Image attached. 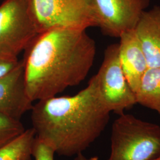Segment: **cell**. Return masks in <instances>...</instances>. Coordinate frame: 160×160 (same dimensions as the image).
<instances>
[{"instance_id":"cell-1","label":"cell","mask_w":160,"mask_h":160,"mask_svg":"<svg viewBox=\"0 0 160 160\" xmlns=\"http://www.w3.org/2000/svg\"><path fill=\"white\" fill-rule=\"evenodd\" d=\"M24 51L26 90L34 102L57 96L85 80L96 46L86 30L58 28L39 34Z\"/></svg>"},{"instance_id":"cell-2","label":"cell","mask_w":160,"mask_h":160,"mask_svg":"<svg viewBox=\"0 0 160 160\" xmlns=\"http://www.w3.org/2000/svg\"><path fill=\"white\" fill-rule=\"evenodd\" d=\"M31 112L37 138L64 157L88 148L106 128L111 113L100 96L95 75L74 96L39 100Z\"/></svg>"},{"instance_id":"cell-3","label":"cell","mask_w":160,"mask_h":160,"mask_svg":"<svg viewBox=\"0 0 160 160\" xmlns=\"http://www.w3.org/2000/svg\"><path fill=\"white\" fill-rule=\"evenodd\" d=\"M108 160H154L160 157V126L131 114L114 120Z\"/></svg>"},{"instance_id":"cell-4","label":"cell","mask_w":160,"mask_h":160,"mask_svg":"<svg viewBox=\"0 0 160 160\" xmlns=\"http://www.w3.org/2000/svg\"><path fill=\"white\" fill-rule=\"evenodd\" d=\"M39 33L53 29L98 26L96 0H28Z\"/></svg>"},{"instance_id":"cell-5","label":"cell","mask_w":160,"mask_h":160,"mask_svg":"<svg viewBox=\"0 0 160 160\" xmlns=\"http://www.w3.org/2000/svg\"><path fill=\"white\" fill-rule=\"evenodd\" d=\"M28 0H4L0 5V55L18 59L39 35Z\"/></svg>"},{"instance_id":"cell-6","label":"cell","mask_w":160,"mask_h":160,"mask_svg":"<svg viewBox=\"0 0 160 160\" xmlns=\"http://www.w3.org/2000/svg\"><path fill=\"white\" fill-rule=\"evenodd\" d=\"M95 77L100 96L111 112L120 115L137 104L135 94L120 64L119 43L107 47L103 62Z\"/></svg>"},{"instance_id":"cell-7","label":"cell","mask_w":160,"mask_h":160,"mask_svg":"<svg viewBox=\"0 0 160 160\" xmlns=\"http://www.w3.org/2000/svg\"><path fill=\"white\" fill-rule=\"evenodd\" d=\"M98 28L103 34L113 38L134 30L150 0H96Z\"/></svg>"},{"instance_id":"cell-8","label":"cell","mask_w":160,"mask_h":160,"mask_svg":"<svg viewBox=\"0 0 160 160\" xmlns=\"http://www.w3.org/2000/svg\"><path fill=\"white\" fill-rule=\"evenodd\" d=\"M33 102L26 90L23 61L0 77V114L20 120L30 111Z\"/></svg>"},{"instance_id":"cell-9","label":"cell","mask_w":160,"mask_h":160,"mask_svg":"<svg viewBox=\"0 0 160 160\" xmlns=\"http://www.w3.org/2000/svg\"><path fill=\"white\" fill-rule=\"evenodd\" d=\"M119 38L120 64L126 80L135 94L142 76L148 68L147 59L135 30L123 33Z\"/></svg>"},{"instance_id":"cell-10","label":"cell","mask_w":160,"mask_h":160,"mask_svg":"<svg viewBox=\"0 0 160 160\" xmlns=\"http://www.w3.org/2000/svg\"><path fill=\"white\" fill-rule=\"evenodd\" d=\"M135 32L148 68L160 67V7L154 6L140 17Z\"/></svg>"},{"instance_id":"cell-11","label":"cell","mask_w":160,"mask_h":160,"mask_svg":"<svg viewBox=\"0 0 160 160\" xmlns=\"http://www.w3.org/2000/svg\"><path fill=\"white\" fill-rule=\"evenodd\" d=\"M137 103L160 115V67L148 68L135 92Z\"/></svg>"},{"instance_id":"cell-12","label":"cell","mask_w":160,"mask_h":160,"mask_svg":"<svg viewBox=\"0 0 160 160\" xmlns=\"http://www.w3.org/2000/svg\"><path fill=\"white\" fill-rule=\"evenodd\" d=\"M36 135L32 128L0 147V160H32Z\"/></svg>"},{"instance_id":"cell-13","label":"cell","mask_w":160,"mask_h":160,"mask_svg":"<svg viewBox=\"0 0 160 160\" xmlns=\"http://www.w3.org/2000/svg\"><path fill=\"white\" fill-rule=\"evenodd\" d=\"M25 130L21 120L0 114V147L20 136Z\"/></svg>"},{"instance_id":"cell-14","label":"cell","mask_w":160,"mask_h":160,"mask_svg":"<svg viewBox=\"0 0 160 160\" xmlns=\"http://www.w3.org/2000/svg\"><path fill=\"white\" fill-rule=\"evenodd\" d=\"M55 151L37 137L34 141L32 156L34 160H54Z\"/></svg>"},{"instance_id":"cell-15","label":"cell","mask_w":160,"mask_h":160,"mask_svg":"<svg viewBox=\"0 0 160 160\" xmlns=\"http://www.w3.org/2000/svg\"><path fill=\"white\" fill-rule=\"evenodd\" d=\"M20 62L18 59H11L0 55V77L15 68Z\"/></svg>"},{"instance_id":"cell-16","label":"cell","mask_w":160,"mask_h":160,"mask_svg":"<svg viewBox=\"0 0 160 160\" xmlns=\"http://www.w3.org/2000/svg\"><path fill=\"white\" fill-rule=\"evenodd\" d=\"M74 160H98V158L97 157H92L88 158L82 154V153H81L77 155Z\"/></svg>"},{"instance_id":"cell-17","label":"cell","mask_w":160,"mask_h":160,"mask_svg":"<svg viewBox=\"0 0 160 160\" xmlns=\"http://www.w3.org/2000/svg\"><path fill=\"white\" fill-rule=\"evenodd\" d=\"M154 160H160V157H158V158H156V159H155Z\"/></svg>"}]
</instances>
